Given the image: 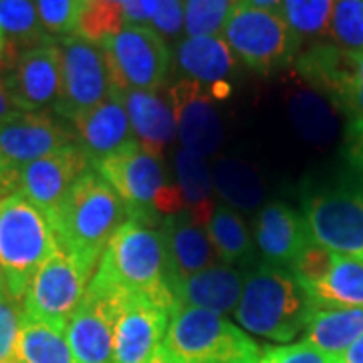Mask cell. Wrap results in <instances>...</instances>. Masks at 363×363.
Listing matches in <instances>:
<instances>
[{
  "label": "cell",
  "instance_id": "25",
  "mask_svg": "<svg viewBox=\"0 0 363 363\" xmlns=\"http://www.w3.org/2000/svg\"><path fill=\"white\" fill-rule=\"evenodd\" d=\"M176 168V186L180 190L186 212H190L202 226H206L214 212V178L206 164V157L192 150L180 147L174 154Z\"/></svg>",
  "mask_w": 363,
  "mask_h": 363
},
{
  "label": "cell",
  "instance_id": "36",
  "mask_svg": "<svg viewBox=\"0 0 363 363\" xmlns=\"http://www.w3.org/2000/svg\"><path fill=\"white\" fill-rule=\"evenodd\" d=\"M45 33L51 39H67L77 35L83 0H33Z\"/></svg>",
  "mask_w": 363,
  "mask_h": 363
},
{
  "label": "cell",
  "instance_id": "23",
  "mask_svg": "<svg viewBox=\"0 0 363 363\" xmlns=\"http://www.w3.org/2000/svg\"><path fill=\"white\" fill-rule=\"evenodd\" d=\"M121 97L135 140L145 152L160 157L176 135V123L169 104L156 91L131 89L125 91Z\"/></svg>",
  "mask_w": 363,
  "mask_h": 363
},
{
  "label": "cell",
  "instance_id": "10",
  "mask_svg": "<svg viewBox=\"0 0 363 363\" xmlns=\"http://www.w3.org/2000/svg\"><path fill=\"white\" fill-rule=\"evenodd\" d=\"M75 143V133L43 111H18L0 121V172L6 192H14L21 169Z\"/></svg>",
  "mask_w": 363,
  "mask_h": 363
},
{
  "label": "cell",
  "instance_id": "30",
  "mask_svg": "<svg viewBox=\"0 0 363 363\" xmlns=\"http://www.w3.org/2000/svg\"><path fill=\"white\" fill-rule=\"evenodd\" d=\"M291 119L298 133L313 143L329 142L337 130L335 111L321 93L313 89L301 91L293 97Z\"/></svg>",
  "mask_w": 363,
  "mask_h": 363
},
{
  "label": "cell",
  "instance_id": "38",
  "mask_svg": "<svg viewBox=\"0 0 363 363\" xmlns=\"http://www.w3.org/2000/svg\"><path fill=\"white\" fill-rule=\"evenodd\" d=\"M353 117V128H363V52H350L347 71L333 93Z\"/></svg>",
  "mask_w": 363,
  "mask_h": 363
},
{
  "label": "cell",
  "instance_id": "5",
  "mask_svg": "<svg viewBox=\"0 0 363 363\" xmlns=\"http://www.w3.org/2000/svg\"><path fill=\"white\" fill-rule=\"evenodd\" d=\"M162 350L174 363H257L260 347L224 315L176 307Z\"/></svg>",
  "mask_w": 363,
  "mask_h": 363
},
{
  "label": "cell",
  "instance_id": "17",
  "mask_svg": "<svg viewBox=\"0 0 363 363\" xmlns=\"http://www.w3.org/2000/svg\"><path fill=\"white\" fill-rule=\"evenodd\" d=\"M89 168L93 166L87 156L81 152L77 143H71L51 156L40 157L21 169L14 192H21L51 220L57 208L61 206L69 190L73 188V184Z\"/></svg>",
  "mask_w": 363,
  "mask_h": 363
},
{
  "label": "cell",
  "instance_id": "3",
  "mask_svg": "<svg viewBox=\"0 0 363 363\" xmlns=\"http://www.w3.org/2000/svg\"><path fill=\"white\" fill-rule=\"evenodd\" d=\"M313 309V301L289 269L264 262L247 274L234 317L248 333L285 343L305 329Z\"/></svg>",
  "mask_w": 363,
  "mask_h": 363
},
{
  "label": "cell",
  "instance_id": "35",
  "mask_svg": "<svg viewBox=\"0 0 363 363\" xmlns=\"http://www.w3.org/2000/svg\"><path fill=\"white\" fill-rule=\"evenodd\" d=\"M327 35L343 51L363 52V0H333Z\"/></svg>",
  "mask_w": 363,
  "mask_h": 363
},
{
  "label": "cell",
  "instance_id": "34",
  "mask_svg": "<svg viewBox=\"0 0 363 363\" xmlns=\"http://www.w3.org/2000/svg\"><path fill=\"white\" fill-rule=\"evenodd\" d=\"M242 0H184V33L188 37H220L228 16Z\"/></svg>",
  "mask_w": 363,
  "mask_h": 363
},
{
  "label": "cell",
  "instance_id": "1",
  "mask_svg": "<svg viewBox=\"0 0 363 363\" xmlns=\"http://www.w3.org/2000/svg\"><path fill=\"white\" fill-rule=\"evenodd\" d=\"M130 218V210L111 184L97 169L89 168L52 214L51 226L61 250L91 281L109 240Z\"/></svg>",
  "mask_w": 363,
  "mask_h": 363
},
{
  "label": "cell",
  "instance_id": "7",
  "mask_svg": "<svg viewBox=\"0 0 363 363\" xmlns=\"http://www.w3.org/2000/svg\"><path fill=\"white\" fill-rule=\"evenodd\" d=\"M220 37L242 65L260 75L289 65L301 49V40L281 13L255 9L247 2L234 9Z\"/></svg>",
  "mask_w": 363,
  "mask_h": 363
},
{
  "label": "cell",
  "instance_id": "33",
  "mask_svg": "<svg viewBox=\"0 0 363 363\" xmlns=\"http://www.w3.org/2000/svg\"><path fill=\"white\" fill-rule=\"evenodd\" d=\"M125 26L123 4L117 0H83L77 35L93 45H101Z\"/></svg>",
  "mask_w": 363,
  "mask_h": 363
},
{
  "label": "cell",
  "instance_id": "16",
  "mask_svg": "<svg viewBox=\"0 0 363 363\" xmlns=\"http://www.w3.org/2000/svg\"><path fill=\"white\" fill-rule=\"evenodd\" d=\"M121 295L87 286L85 298L67 323V339L75 363H113L116 313Z\"/></svg>",
  "mask_w": 363,
  "mask_h": 363
},
{
  "label": "cell",
  "instance_id": "49",
  "mask_svg": "<svg viewBox=\"0 0 363 363\" xmlns=\"http://www.w3.org/2000/svg\"><path fill=\"white\" fill-rule=\"evenodd\" d=\"M6 194H9V192H6V186H4V180H2V172H0V198Z\"/></svg>",
  "mask_w": 363,
  "mask_h": 363
},
{
  "label": "cell",
  "instance_id": "32",
  "mask_svg": "<svg viewBox=\"0 0 363 363\" xmlns=\"http://www.w3.org/2000/svg\"><path fill=\"white\" fill-rule=\"evenodd\" d=\"M333 0H283L281 16L301 40L321 39L329 30Z\"/></svg>",
  "mask_w": 363,
  "mask_h": 363
},
{
  "label": "cell",
  "instance_id": "48",
  "mask_svg": "<svg viewBox=\"0 0 363 363\" xmlns=\"http://www.w3.org/2000/svg\"><path fill=\"white\" fill-rule=\"evenodd\" d=\"M6 283H4V274H2V269H0V297H6Z\"/></svg>",
  "mask_w": 363,
  "mask_h": 363
},
{
  "label": "cell",
  "instance_id": "41",
  "mask_svg": "<svg viewBox=\"0 0 363 363\" xmlns=\"http://www.w3.org/2000/svg\"><path fill=\"white\" fill-rule=\"evenodd\" d=\"M150 26L164 39H176L184 30V0H160Z\"/></svg>",
  "mask_w": 363,
  "mask_h": 363
},
{
  "label": "cell",
  "instance_id": "11",
  "mask_svg": "<svg viewBox=\"0 0 363 363\" xmlns=\"http://www.w3.org/2000/svg\"><path fill=\"white\" fill-rule=\"evenodd\" d=\"M303 216L317 245L363 259V188H333L309 196Z\"/></svg>",
  "mask_w": 363,
  "mask_h": 363
},
{
  "label": "cell",
  "instance_id": "44",
  "mask_svg": "<svg viewBox=\"0 0 363 363\" xmlns=\"http://www.w3.org/2000/svg\"><path fill=\"white\" fill-rule=\"evenodd\" d=\"M341 363H363V335L343 355H339Z\"/></svg>",
  "mask_w": 363,
  "mask_h": 363
},
{
  "label": "cell",
  "instance_id": "8",
  "mask_svg": "<svg viewBox=\"0 0 363 363\" xmlns=\"http://www.w3.org/2000/svg\"><path fill=\"white\" fill-rule=\"evenodd\" d=\"M113 91H157L168 79L172 55L166 39L147 25H128L99 45Z\"/></svg>",
  "mask_w": 363,
  "mask_h": 363
},
{
  "label": "cell",
  "instance_id": "20",
  "mask_svg": "<svg viewBox=\"0 0 363 363\" xmlns=\"http://www.w3.org/2000/svg\"><path fill=\"white\" fill-rule=\"evenodd\" d=\"M247 274L230 264H214L204 271L190 274L186 279L172 283L174 309L176 307H196L206 311L226 315L234 313Z\"/></svg>",
  "mask_w": 363,
  "mask_h": 363
},
{
  "label": "cell",
  "instance_id": "21",
  "mask_svg": "<svg viewBox=\"0 0 363 363\" xmlns=\"http://www.w3.org/2000/svg\"><path fill=\"white\" fill-rule=\"evenodd\" d=\"M162 230L168 245L169 271H172L169 289L174 281H180L190 274L204 271L208 267L218 264V257L208 238L206 226L194 220L190 212L184 210L164 218Z\"/></svg>",
  "mask_w": 363,
  "mask_h": 363
},
{
  "label": "cell",
  "instance_id": "2",
  "mask_svg": "<svg viewBox=\"0 0 363 363\" xmlns=\"http://www.w3.org/2000/svg\"><path fill=\"white\" fill-rule=\"evenodd\" d=\"M172 271L162 224L130 218L105 248L89 286L111 295H147L174 309Z\"/></svg>",
  "mask_w": 363,
  "mask_h": 363
},
{
  "label": "cell",
  "instance_id": "6",
  "mask_svg": "<svg viewBox=\"0 0 363 363\" xmlns=\"http://www.w3.org/2000/svg\"><path fill=\"white\" fill-rule=\"evenodd\" d=\"M95 169L111 184L131 218L160 226L162 216L168 218L186 210L180 190L176 182L168 180L160 157L145 152L138 140L105 157Z\"/></svg>",
  "mask_w": 363,
  "mask_h": 363
},
{
  "label": "cell",
  "instance_id": "19",
  "mask_svg": "<svg viewBox=\"0 0 363 363\" xmlns=\"http://www.w3.org/2000/svg\"><path fill=\"white\" fill-rule=\"evenodd\" d=\"M255 240L267 264L291 269L313 238L303 214L283 202H271L259 210L255 220Z\"/></svg>",
  "mask_w": 363,
  "mask_h": 363
},
{
  "label": "cell",
  "instance_id": "39",
  "mask_svg": "<svg viewBox=\"0 0 363 363\" xmlns=\"http://www.w3.org/2000/svg\"><path fill=\"white\" fill-rule=\"evenodd\" d=\"M257 363H341L339 357L329 355L325 351L313 347L307 341L289 343V345H277V347H264L260 351Z\"/></svg>",
  "mask_w": 363,
  "mask_h": 363
},
{
  "label": "cell",
  "instance_id": "40",
  "mask_svg": "<svg viewBox=\"0 0 363 363\" xmlns=\"http://www.w3.org/2000/svg\"><path fill=\"white\" fill-rule=\"evenodd\" d=\"M25 317L23 303L13 297H0V362H13L14 345Z\"/></svg>",
  "mask_w": 363,
  "mask_h": 363
},
{
  "label": "cell",
  "instance_id": "37",
  "mask_svg": "<svg viewBox=\"0 0 363 363\" xmlns=\"http://www.w3.org/2000/svg\"><path fill=\"white\" fill-rule=\"evenodd\" d=\"M333 255L335 252L317 245L315 240H311L307 247L303 248V252L291 264L289 271L295 277L298 285L303 286L305 293H309L313 286H317L323 281V277L329 271L331 262H333Z\"/></svg>",
  "mask_w": 363,
  "mask_h": 363
},
{
  "label": "cell",
  "instance_id": "50",
  "mask_svg": "<svg viewBox=\"0 0 363 363\" xmlns=\"http://www.w3.org/2000/svg\"><path fill=\"white\" fill-rule=\"evenodd\" d=\"M0 363H14V362H0Z\"/></svg>",
  "mask_w": 363,
  "mask_h": 363
},
{
  "label": "cell",
  "instance_id": "18",
  "mask_svg": "<svg viewBox=\"0 0 363 363\" xmlns=\"http://www.w3.org/2000/svg\"><path fill=\"white\" fill-rule=\"evenodd\" d=\"M71 123L75 130V143L87 156L93 168H97L105 157L116 154L123 145L135 140L123 97L116 91L107 101Z\"/></svg>",
  "mask_w": 363,
  "mask_h": 363
},
{
  "label": "cell",
  "instance_id": "27",
  "mask_svg": "<svg viewBox=\"0 0 363 363\" xmlns=\"http://www.w3.org/2000/svg\"><path fill=\"white\" fill-rule=\"evenodd\" d=\"M14 363H75L65 327L23 317L14 345Z\"/></svg>",
  "mask_w": 363,
  "mask_h": 363
},
{
  "label": "cell",
  "instance_id": "12",
  "mask_svg": "<svg viewBox=\"0 0 363 363\" xmlns=\"http://www.w3.org/2000/svg\"><path fill=\"white\" fill-rule=\"evenodd\" d=\"M89 286V277L67 252L59 250L47 260L23 298L26 317L65 327L77 311Z\"/></svg>",
  "mask_w": 363,
  "mask_h": 363
},
{
  "label": "cell",
  "instance_id": "45",
  "mask_svg": "<svg viewBox=\"0 0 363 363\" xmlns=\"http://www.w3.org/2000/svg\"><path fill=\"white\" fill-rule=\"evenodd\" d=\"M242 2H247L250 6H255V9H262V11H281V2L283 0H242Z\"/></svg>",
  "mask_w": 363,
  "mask_h": 363
},
{
  "label": "cell",
  "instance_id": "46",
  "mask_svg": "<svg viewBox=\"0 0 363 363\" xmlns=\"http://www.w3.org/2000/svg\"><path fill=\"white\" fill-rule=\"evenodd\" d=\"M355 135H357V157L362 160L363 164V128H353Z\"/></svg>",
  "mask_w": 363,
  "mask_h": 363
},
{
  "label": "cell",
  "instance_id": "28",
  "mask_svg": "<svg viewBox=\"0 0 363 363\" xmlns=\"http://www.w3.org/2000/svg\"><path fill=\"white\" fill-rule=\"evenodd\" d=\"M214 190L230 208L257 210L264 200V186L257 169L238 160H220L214 169Z\"/></svg>",
  "mask_w": 363,
  "mask_h": 363
},
{
  "label": "cell",
  "instance_id": "26",
  "mask_svg": "<svg viewBox=\"0 0 363 363\" xmlns=\"http://www.w3.org/2000/svg\"><path fill=\"white\" fill-rule=\"evenodd\" d=\"M307 295L315 307L363 309V259L335 252L323 281Z\"/></svg>",
  "mask_w": 363,
  "mask_h": 363
},
{
  "label": "cell",
  "instance_id": "14",
  "mask_svg": "<svg viewBox=\"0 0 363 363\" xmlns=\"http://www.w3.org/2000/svg\"><path fill=\"white\" fill-rule=\"evenodd\" d=\"M168 305L147 295H121L116 313L113 363H150L169 323Z\"/></svg>",
  "mask_w": 363,
  "mask_h": 363
},
{
  "label": "cell",
  "instance_id": "22",
  "mask_svg": "<svg viewBox=\"0 0 363 363\" xmlns=\"http://www.w3.org/2000/svg\"><path fill=\"white\" fill-rule=\"evenodd\" d=\"M176 65L186 79L224 97L226 81L234 73V55L222 37H186L176 49Z\"/></svg>",
  "mask_w": 363,
  "mask_h": 363
},
{
  "label": "cell",
  "instance_id": "4",
  "mask_svg": "<svg viewBox=\"0 0 363 363\" xmlns=\"http://www.w3.org/2000/svg\"><path fill=\"white\" fill-rule=\"evenodd\" d=\"M61 247L49 216L21 192L0 198V269L9 297L23 303L30 281Z\"/></svg>",
  "mask_w": 363,
  "mask_h": 363
},
{
  "label": "cell",
  "instance_id": "13",
  "mask_svg": "<svg viewBox=\"0 0 363 363\" xmlns=\"http://www.w3.org/2000/svg\"><path fill=\"white\" fill-rule=\"evenodd\" d=\"M2 79L18 111H43L55 107L63 83L59 40L16 52L4 69Z\"/></svg>",
  "mask_w": 363,
  "mask_h": 363
},
{
  "label": "cell",
  "instance_id": "29",
  "mask_svg": "<svg viewBox=\"0 0 363 363\" xmlns=\"http://www.w3.org/2000/svg\"><path fill=\"white\" fill-rule=\"evenodd\" d=\"M206 233L222 264L247 260L252 255V238L240 214L230 206H214Z\"/></svg>",
  "mask_w": 363,
  "mask_h": 363
},
{
  "label": "cell",
  "instance_id": "9",
  "mask_svg": "<svg viewBox=\"0 0 363 363\" xmlns=\"http://www.w3.org/2000/svg\"><path fill=\"white\" fill-rule=\"evenodd\" d=\"M63 83L59 101L52 107L61 117L75 121L113 95L109 67L99 45L79 35L59 40Z\"/></svg>",
  "mask_w": 363,
  "mask_h": 363
},
{
  "label": "cell",
  "instance_id": "47",
  "mask_svg": "<svg viewBox=\"0 0 363 363\" xmlns=\"http://www.w3.org/2000/svg\"><path fill=\"white\" fill-rule=\"evenodd\" d=\"M150 363H174V362H172L168 355L164 353V350L160 347V351H157L156 355H154V359H152V362H150Z\"/></svg>",
  "mask_w": 363,
  "mask_h": 363
},
{
  "label": "cell",
  "instance_id": "15",
  "mask_svg": "<svg viewBox=\"0 0 363 363\" xmlns=\"http://www.w3.org/2000/svg\"><path fill=\"white\" fill-rule=\"evenodd\" d=\"M214 97L210 87L192 79H180L169 87V107L182 147L204 157L214 154L222 142V121Z\"/></svg>",
  "mask_w": 363,
  "mask_h": 363
},
{
  "label": "cell",
  "instance_id": "42",
  "mask_svg": "<svg viewBox=\"0 0 363 363\" xmlns=\"http://www.w3.org/2000/svg\"><path fill=\"white\" fill-rule=\"evenodd\" d=\"M14 113H18V107L14 105L13 97H11L9 89H6V85H4V79L0 75V121L13 117Z\"/></svg>",
  "mask_w": 363,
  "mask_h": 363
},
{
  "label": "cell",
  "instance_id": "24",
  "mask_svg": "<svg viewBox=\"0 0 363 363\" xmlns=\"http://www.w3.org/2000/svg\"><path fill=\"white\" fill-rule=\"evenodd\" d=\"M303 333V341L339 357L363 335V309L315 307Z\"/></svg>",
  "mask_w": 363,
  "mask_h": 363
},
{
  "label": "cell",
  "instance_id": "31",
  "mask_svg": "<svg viewBox=\"0 0 363 363\" xmlns=\"http://www.w3.org/2000/svg\"><path fill=\"white\" fill-rule=\"evenodd\" d=\"M0 30L16 51L55 40L40 25L33 0H0Z\"/></svg>",
  "mask_w": 363,
  "mask_h": 363
},
{
  "label": "cell",
  "instance_id": "43",
  "mask_svg": "<svg viewBox=\"0 0 363 363\" xmlns=\"http://www.w3.org/2000/svg\"><path fill=\"white\" fill-rule=\"evenodd\" d=\"M16 49L9 45V40L6 37L2 35V30H0V75L4 73V69L9 67V63L14 59V55H16Z\"/></svg>",
  "mask_w": 363,
  "mask_h": 363
}]
</instances>
